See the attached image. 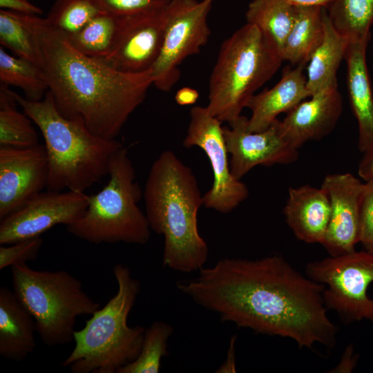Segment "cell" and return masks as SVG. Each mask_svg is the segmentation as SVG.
Listing matches in <instances>:
<instances>
[{"label":"cell","instance_id":"1","mask_svg":"<svg viewBox=\"0 0 373 373\" xmlns=\"http://www.w3.org/2000/svg\"><path fill=\"white\" fill-rule=\"evenodd\" d=\"M177 289L221 321L257 334L293 340L300 348H332L337 329L327 315L324 286L283 256L224 258L202 267L197 278L179 280Z\"/></svg>","mask_w":373,"mask_h":373},{"label":"cell","instance_id":"2","mask_svg":"<svg viewBox=\"0 0 373 373\" xmlns=\"http://www.w3.org/2000/svg\"><path fill=\"white\" fill-rule=\"evenodd\" d=\"M15 13L34 37L39 65L58 111L97 135L116 139L153 86L152 70H117L77 51L46 18Z\"/></svg>","mask_w":373,"mask_h":373},{"label":"cell","instance_id":"3","mask_svg":"<svg viewBox=\"0 0 373 373\" xmlns=\"http://www.w3.org/2000/svg\"><path fill=\"white\" fill-rule=\"evenodd\" d=\"M143 198L151 229L164 236L163 266L199 271L209 247L198 230L202 195L192 169L172 151H163L151 165Z\"/></svg>","mask_w":373,"mask_h":373},{"label":"cell","instance_id":"4","mask_svg":"<svg viewBox=\"0 0 373 373\" xmlns=\"http://www.w3.org/2000/svg\"><path fill=\"white\" fill-rule=\"evenodd\" d=\"M10 91L43 135L48 164L46 190L85 193L108 174L113 155L123 146L118 140L97 135L82 123L64 117L48 90L40 101Z\"/></svg>","mask_w":373,"mask_h":373},{"label":"cell","instance_id":"5","mask_svg":"<svg viewBox=\"0 0 373 373\" xmlns=\"http://www.w3.org/2000/svg\"><path fill=\"white\" fill-rule=\"evenodd\" d=\"M117 291L96 310L84 327L75 331V346L62 363L73 373H117L140 353L145 328L127 323L141 287L129 269L114 266Z\"/></svg>","mask_w":373,"mask_h":373},{"label":"cell","instance_id":"6","mask_svg":"<svg viewBox=\"0 0 373 373\" xmlns=\"http://www.w3.org/2000/svg\"><path fill=\"white\" fill-rule=\"evenodd\" d=\"M283 59L254 25L247 23L221 44L209 81V113L229 124L241 115L256 91Z\"/></svg>","mask_w":373,"mask_h":373},{"label":"cell","instance_id":"7","mask_svg":"<svg viewBox=\"0 0 373 373\" xmlns=\"http://www.w3.org/2000/svg\"><path fill=\"white\" fill-rule=\"evenodd\" d=\"M109 180L97 193L88 196V204L77 222L66 226L71 235L90 243L144 245L151 237L146 216L137 204L143 196L135 180V171L122 146L109 166Z\"/></svg>","mask_w":373,"mask_h":373},{"label":"cell","instance_id":"8","mask_svg":"<svg viewBox=\"0 0 373 373\" xmlns=\"http://www.w3.org/2000/svg\"><path fill=\"white\" fill-rule=\"evenodd\" d=\"M11 271L13 292L33 317L46 346L72 342L77 318L101 307L66 271L35 270L26 263L11 267Z\"/></svg>","mask_w":373,"mask_h":373},{"label":"cell","instance_id":"9","mask_svg":"<svg viewBox=\"0 0 373 373\" xmlns=\"http://www.w3.org/2000/svg\"><path fill=\"white\" fill-rule=\"evenodd\" d=\"M305 275L324 286L325 307L345 324L363 320L373 323V298L367 289L373 283V254L352 251L308 263Z\"/></svg>","mask_w":373,"mask_h":373},{"label":"cell","instance_id":"10","mask_svg":"<svg viewBox=\"0 0 373 373\" xmlns=\"http://www.w3.org/2000/svg\"><path fill=\"white\" fill-rule=\"evenodd\" d=\"M216 0H171L160 53L152 67L153 86L170 91L180 77V66L198 54L211 35L207 17Z\"/></svg>","mask_w":373,"mask_h":373},{"label":"cell","instance_id":"11","mask_svg":"<svg viewBox=\"0 0 373 373\" xmlns=\"http://www.w3.org/2000/svg\"><path fill=\"white\" fill-rule=\"evenodd\" d=\"M222 123L206 106H193L182 144L186 149L199 147L210 161L213 184L202 195L203 205L227 214L244 202L249 192L247 186L231 174Z\"/></svg>","mask_w":373,"mask_h":373},{"label":"cell","instance_id":"12","mask_svg":"<svg viewBox=\"0 0 373 373\" xmlns=\"http://www.w3.org/2000/svg\"><path fill=\"white\" fill-rule=\"evenodd\" d=\"M84 192L46 191L35 195L0 223V245L40 237L58 224L77 222L88 204Z\"/></svg>","mask_w":373,"mask_h":373},{"label":"cell","instance_id":"13","mask_svg":"<svg viewBox=\"0 0 373 373\" xmlns=\"http://www.w3.org/2000/svg\"><path fill=\"white\" fill-rule=\"evenodd\" d=\"M167 5L149 12L119 17L115 44L103 60L124 72L140 73L151 70L163 44Z\"/></svg>","mask_w":373,"mask_h":373},{"label":"cell","instance_id":"14","mask_svg":"<svg viewBox=\"0 0 373 373\" xmlns=\"http://www.w3.org/2000/svg\"><path fill=\"white\" fill-rule=\"evenodd\" d=\"M248 117L239 116L223 127L231 174L241 180L257 166L290 164L298 158V149L282 136L279 120L259 132L247 128Z\"/></svg>","mask_w":373,"mask_h":373},{"label":"cell","instance_id":"15","mask_svg":"<svg viewBox=\"0 0 373 373\" xmlns=\"http://www.w3.org/2000/svg\"><path fill=\"white\" fill-rule=\"evenodd\" d=\"M48 176L44 145L0 146V220L46 188Z\"/></svg>","mask_w":373,"mask_h":373},{"label":"cell","instance_id":"16","mask_svg":"<svg viewBox=\"0 0 373 373\" xmlns=\"http://www.w3.org/2000/svg\"><path fill=\"white\" fill-rule=\"evenodd\" d=\"M364 186L350 173L327 175L321 186L328 195L330 217L322 245L330 256L355 250L359 243V211Z\"/></svg>","mask_w":373,"mask_h":373},{"label":"cell","instance_id":"17","mask_svg":"<svg viewBox=\"0 0 373 373\" xmlns=\"http://www.w3.org/2000/svg\"><path fill=\"white\" fill-rule=\"evenodd\" d=\"M302 101L279 120L282 136L299 149L309 141L320 140L334 128L343 111V99L337 87L324 90Z\"/></svg>","mask_w":373,"mask_h":373},{"label":"cell","instance_id":"18","mask_svg":"<svg viewBox=\"0 0 373 373\" xmlns=\"http://www.w3.org/2000/svg\"><path fill=\"white\" fill-rule=\"evenodd\" d=\"M305 64L284 68L280 81L269 89L255 94L247 108L251 112L247 128L251 132L262 131L269 128L282 113H288L307 97V76L303 73Z\"/></svg>","mask_w":373,"mask_h":373},{"label":"cell","instance_id":"19","mask_svg":"<svg viewBox=\"0 0 373 373\" xmlns=\"http://www.w3.org/2000/svg\"><path fill=\"white\" fill-rule=\"evenodd\" d=\"M283 213L287 225L298 240L323 244L329 221L330 204L322 186L290 187Z\"/></svg>","mask_w":373,"mask_h":373},{"label":"cell","instance_id":"20","mask_svg":"<svg viewBox=\"0 0 373 373\" xmlns=\"http://www.w3.org/2000/svg\"><path fill=\"white\" fill-rule=\"evenodd\" d=\"M367 41H350L345 56L347 88L358 128V148L373 147V93L366 63Z\"/></svg>","mask_w":373,"mask_h":373},{"label":"cell","instance_id":"21","mask_svg":"<svg viewBox=\"0 0 373 373\" xmlns=\"http://www.w3.org/2000/svg\"><path fill=\"white\" fill-rule=\"evenodd\" d=\"M35 322L13 291L0 288V355L21 361L35 349Z\"/></svg>","mask_w":373,"mask_h":373},{"label":"cell","instance_id":"22","mask_svg":"<svg viewBox=\"0 0 373 373\" xmlns=\"http://www.w3.org/2000/svg\"><path fill=\"white\" fill-rule=\"evenodd\" d=\"M326 8L294 6V17L285 39L281 57L292 66L305 64L322 43L325 35Z\"/></svg>","mask_w":373,"mask_h":373},{"label":"cell","instance_id":"23","mask_svg":"<svg viewBox=\"0 0 373 373\" xmlns=\"http://www.w3.org/2000/svg\"><path fill=\"white\" fill-rule=\"evenodd\" d=\"M349 43L350 40L334 28L326 10L323 40L308 61L306 86L309 97L338 86L336 73Z\"/></svg>","mask_w":373,"mask_h":373},{"label":"cell","instance_id":"24","mask_svg":"<svg viewBox=\"0 0 373 373\" xmlns=\"http://www.w3.org/2000/svg\"><path fill=\"white\" fill-rule=\"evenodd\" d=\"M247 23L256 26L281 56L294 17V6L285 0H251L245 13Z\"/></svg>","mask_w":373,"mask_h":373},{"label":"cell","instance_id":"25","mask_svg":"<svg viewBox=\"0 0 373 373\" xmlns=\"http://www.w3.org/2000/svg\"><path fill=\"white\" fill-rule=\"evenodd\" d=\"M326 10L334 28L350 41H370L373 0H334Z\"/></svg>","mask_w":373,"mask_h":373},{"label":"cell","instance_id":"26","mask_svg":"<svg viewBox=\"0 0 373 373\" xmlns=\"http://www.w3.org/2000/svg\"><path fill=\"white\" fill-rule=\"evenodd\" d=\"M8 86H0V146L27 148L39 144L32 120L17 108Z\"/></svg>","mask_w":373,"mask_h":373},{"label":"cell","instance_id":"27","mask_svg":"<svg viewBox=\"0 0 373 373\" xmlns=\"http://www.w3.org/2000/svg\"><path fill=\"white\" fill-rule=\"evenodd\" d=\"M0 82L21 89L24 97L32 101L44 98L48 87L44 71L38 65L8 53L0 48Z\"/></svg>","mask_w":373,"mask_h":373},{"label":"cell","instance_id":"28","mask_svg":"<svg viewBox=\"0 0 373 373\" xmlns=\"http://www.w3.org/2000/svg\"><path fill=\"white\" fill-rule=\"evenodd\" d=\"M119 17L102 12L94 17L77 33L67 37L79 52L97 59H105L115 44Z\"/></svg>","mask_w":373,"mask_h":373},{"label":"cell","instance_id":"29","mask_svg":"<svg viewBox=\"0 0 373 373\" xmlns=\"http://www.w3.org/2000/svg\"><path fill=\"white\" fill-rule=\"evenodd\" d=\"M173 333L169 323L157 321L145 329L142 349L133 361L121 367L117 373H157L163 357L169 355L168 341Z\"/></svg>","mask_w":373,"mask_h":373},{"label":"cell","instance_id":"30","mask_svg":"<svg viewBox=\"0 0 373 373\" xmlns=\"http://www.w3.org/2000/svg\"><path fill=\"white\" fill-rule=\"evenodd\" d=\"M102 12L96 0H55L46 20L51 27L69 37Z\"/></svg>","mask_w":373,"mask_h":373},{"label":"cell","instance_id":"31","mask_svg":"<svg viewBox=\"0 0 373 373\" xmlns=\"http://www.w3.org/2000/svg\"><path fill=\"white\" fill-rule=\"evenodd\" d=\"M0 44L16 56L39 66L34 37L15 12L3 9L0 10Z\"/></svg>","mask_w":373,"mask_h":373},{"label":"cell","instance_id":"32","mask_svg":"<svg viewBox=\"0 0 373 373\" xmlns=\"http://www.w3.org/2000/svg\"><path fill=\"white\" fill-rule=\"evenodd\" d=\"M43 245L41 237L27 239L0 247V269L26 264L37 258Z\"/></svg>","mask_w":373,"mask_h":373},{"label":"cell","instance_id":"33","mask_svg":"<svg viewBox=\"0 0 373 373\" xmlns=\"http://www.w3.org/2000/svg\"><path fill=\"white\" fill-rule=\"evenodd\" d=\"M102 10L117 17H125L160 9L170 0H96Z\"/></svg>","mask_w":373,"mask_h":373},{"label":"cell","instance_id":"34","mask_svg":"<svg viewBox=\"0 0 373 373\" xmlns=\"http://www.w3.org/2000/svg\"><path fill=\"white\" fill-rule=\"evenodd\" d=\"M359 243L373 254V182H364L361 197Z\"/></svg>","mask_w":373,"mask_h":373},{"label":"cell","instance_id":"35","mask_svg":"<svg viewBox=\"0 0 373 373\" xmlns=\"http://www.w3.org/2000/svg\"><path fill=\"white\" fill-rule=\"evenodd\" d=\"M0 8L17 13L39 16L44 10L28 0H0Z\"/></svg>","mask_w":373,"mask_h":373},{"label":"cell","instance_id":"36","mask_svg":"<svg viewBox=\"0 0 373 373\" xmlns=\"http://www.w3.org/2000/svg\"><path fill=\"white\" fill-rule=\"evenodd\" d=\"M358 174L364 182H373V147L363 153L358 164Z\"/></svg>","mask_w":373,"mask_h":373},{"label":"cell","instance_id":"37","mask_svg":"<svg viewBox=\"0 0 373 373\" xmlns=\"http://www.w3.org/2000/svg\"><path fill=\"white\" fill-rule=\"evenodd\" d=\"M237 336L233 335L231 337L226 360L216 370L217 373H233L236 372V341Z\"/></svg>","mask_w":373,"mask_h":373},{"label":"cell","instance_id":"38","mask_svg":"<svg viewBox=\"0 0 373 373\" xmlns=\"http://www.w3.org/2000/svg\"><path fill=\"white\" fill-rule=\"evenodd\" d=\"M198 91L190 87L180 88L174 97L175 102L180 106L193 105L198 101Z\"/></svg>","mask_w":373,"mask_h":373},{"label":"cell","instance_id":"39","mask_svg":"<svg viewBox=\"0 0 373 373\" xmlns=\"http://www.w3.org/2000/svg\"><path fill=\"white\" fill-rule=\"evenodd\" d=\"M293 6H317L327 8L334 0H285Z\"/></svg>","mask_w":373,"mask_h":373},{"label":"cell","instance_id":"40","mask_svg":"<svg viewBox=\"0 0 373 373\" xmlns=\"http://www.w3.org/2000/svg\"><path fill=\"white\" fill-rule=\"evenodd\" d=\"M28 1H30V0H28Z\"/></svg>","mask_w":373,"mask_h":373}]
</instances>
